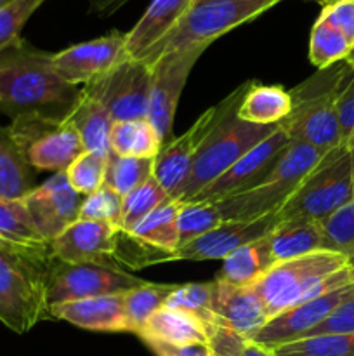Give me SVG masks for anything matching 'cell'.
Instances as JSON below:
<instances>
[{
	"label": "cell",
	"mask_w": 354,
	"mask_h": 356,
	"mask_svg": "<svg viewBox=\"0 0 354 356\" xmlns=\"http://www.w3.org/2000/svg\"><path fill=\"white\" fill-rule=\"evenodd\" d=\"M82 87L65 82L52 66V54L19 40L0 52V111L14 118L24 115L65 122L78 101Z\"/></svg>",
	"instance_id": "cell-1"
},
{
	"label": "cell",
	"mask_w": 354,
	"mask_h": 356,
	"mask_svg": "<svg viewBox=\"0 0 354 356\" xmlns=\"http://www.w3.org/2000/svg\"><path fill=\"white\" fill-rule=\"evenodd\" d=\"M354 284L349 257L332 250H318L271 266L255 284L269 318L295 305L319 298L335 289Z\"/></svg>",
	"instance_id": "cell-2"
},
{
	"label": "cell",
	"mask_w": 354,
	"mask_h": 356,
	"mask_svg": "<svg viewBox=\"0 0 354 356\" xmlns=\"http://www.w3.org/2000/svg\"><path fill=\"white\" fill-rule=\"evenodd\" d=\"M351 72L347 61L318 70L290 89L292 111L280 124L290 141H301L328 153L344 145L337 117V97Z\"/></svg>",
	"instance_id": "cell-3"
},
{
	"label": "cell",
	"mask_w": 354,
	"mask_h": 356,
	"mask_svg": "<svg viewBox=\"0 0 354 356\" xmlns=\"http://www.w3.org/2000/svg\"><path fill=\"white\" fill-rule=\"evenodd\" d=\"M326 153L301 141H290L276 167L257 186L215 202L222 221H252L280 211Z\"/></svg>",
	"instance_id": "cell-4"
},
{
	"label": "cell",
	"mask_w": 354,
	"mask_h": 356,
	"mask_svg": "<svg viewBox=\"0 0 354 356\" xmlns=\"http://www.w3.org/2000/svg\"><path fill=\"white\" fill-rule=\"evenodd\" d=\"M281 0H196L176 30L149 51L141 61L153 63L165 52L180 49H207L239 24L255 19Z\"/></svg>",
	"instance_id": "cell-5"
},
{
	"label": "cell",
	"mask_w": 354,
	"mask_h": 356,
	"mask_svg": "<svg viewBox=\"0 0 354 356\" xmlns=\"http://www.w3.org/2000/svg\"><path fill=\"white\" fill-rule=\"evenodd\" d=\"M276 129L278 125L248 124L238 118V110L226 115L198 149L189 176L177 193L176 202L187 204L193 200L205 186L224 174L236 160L242 159Z\"/></svg>",
	"instance_id": "cell-6"
},
{
	"label": "cell",
	"mask_w": 354,
	"mask_h": 356,
	"mask_svg": "<svg viewBox=\"0 0 354 356\" xmlns=\"http://www.w3.org/2000/svg\"><path fill=\"white\" fill-rule=\"evenodd\" d=\"M47 266L0 247V322L26 334L49 318Z\"/></svg>",
	"instance_id": "cell-7"
},
{
	"label": "cell",
	"mask_w": 354,
	"mask_h": 356,
	"mask_svg": "<svg viewBox=\"0 0 354 356\" xmlns=\"http://www.w3.org/2000/svg\"><path fill=\"white\" fill-rule=\"evenodd\" d=\"M354 198V179L346 145L332 149L302 181L287 204L278 211L280 221L307 219L323 222Z\"/></svg>",
	"instance_id": "cell-8"
},
{
	"label": "cell",
	"mask_w": 354,
	"mask_h": 356,
	"mask_svg": "<svg viewBox=\"0 0 354 356\" xmlns=\"http://www.w3.org/2000/svg\"><path fill=\"white\" fill-rule=\"evenodd\" d=\"M248 83L245 82L233 90L228 97L221 101L215 106L208 108L183 136L176 139H170L169 143L162 146L158 155L155 156V165H153V177L156 183L169 193L172 200H176L177 193L180 191L183 184L186 183L187 176L191 172V165L196 156L198 149L203 145L205 139L210 136L215 125L229 115L231 111L238 110L243 96H245Z\"/></svg>",
	"instance_id": "cell-9"
},
{
	"label": "cell",
	"mask_w": 354,
	"mask_h": 356,
	"mask_svg": "<svg viewBox=\"0 0 354 356\" xmlns=\"http://www.w3.org/2000/svg\"><path fill=\"white\" fill-rule=\"evenodd\" d=\"M14 141L33 169L65 172L73 160L85 152L75 129L66 122L24 115L9 125Z\"/></svg>",
	"instance_id": "cell-10"
},
{
	"label": "cell",
	"mask_w": 354,
	"mask_h": 356,
	"mask_svg": "<svg viewBox=\"0 0 354 356\" xmlns=\"http://www.w3.org/2000/svg\"><path fill=\"white\" fill-rule=\"evenodd\" d=\"M149 89H151V68L141 59H128L118 63L101 79L87 83L82 90L96 97L113 122L141 120L148 117Z\"/></svg>",
	"instance_id": "cell-11"
},
{
	"label": "cell",
	"mask_w": 354,
	"mask_h": 356,
	"mask_svg": "<svg viewBox=\"0 0 354 356\" xmlns=\"http://www.w3.org/2000/svg\"><path fill=\"white\" fill-rule=\"evenodd\" d=\"M142 284L146 282L127 271L99 264L62 263L54 257L47 270V306L124 294Z\"/></svg>",
	"instance_id": "cell-12"
},
{
	"label": "cell",
	"mask_w": 354,
	"mask_h": 356,
	"mask_svg": "<svg viewBox=\"0 0 354 356\" xmlns=\"http://www.w3.org/2000/svg\"><path fill=\"white\" fill-rule=\"evenodd\" d=\"M205 49H180V51L165 52L155 61L149 63L151 68V89H149L148 120L155 127L163 145L170 141L177 104L184 86L191 75V70L196 65Z\"/></svg>",
	"instance_id": "cell-13"
},
{
	"label": "cell",
	"mask_w": 354,
	"mask_h": 356,
	"mask_svg": "<svg viewBox=\"0 0 354 356\" xmlns=\"http://www.w3.org/2000/svg\"><path fill=\"white\" fill-rule=\"evenodd\" d=\"M288 145H290V138L278 125L273 134L267 136L242 159L236 160L224 174L205 186L191 202H219L257 186L276 167L278 160L281 159Z\"/></svg>",
	"instance_id": "cell-14"
},
{
	"label": "cell",
	"mask_w": 354,
	"mask_h": 356,
	"mask_svg": "<svg viewBox=\"0 0 354 356\" xmlns=\"http://www.w3.org/2000/svg\"><path fill=\"white\" fill-rule=\"evenodd\" d=\"M353 292L354 284H349L346 287L326 292L319 298L309 299V301L301 302V305L292 306V308L285 309V312L278 313L276 316L267 320L266 325L257 330L250 337V341L273 350V348L304 339L314 327H318L323 320L328 318L330 313L340 302L346 301Z\"/></svg>",
	"instance_id": "cell-15"
},
{
	"label": "cell",
	"mask_w": 354,
	"mask_h": 356,
	"mask_svg": "<svg viewBox=\"0 0 354 356\" xmlns=\"http://www.w3.org/2000/svg\"><path fill=\"white\" fill-rule=\"evenodd\" d=\"M125 58V33L111 31L56 52L52 54V66L65 82L83 87L106 75Z\"/></svg>",
	"instance_id": "cell-16"
},
{
	"label": "cell",
	"mask_w": 354,
	"mask_h": 356,
	"mask_svg": "<svg viewBox=\"0 0 354 356\" xmlns=\"http://www.w3.org/2000/svg\"><path fill=\"white\" fill-rule=\"evenodd\" d=\"M120 233L121 229L110 222L78 219L52 240V254L62 263L99 264L121 270L118 261Z\"/></svg>",
	"instance_id": "cell-17"
},
{
	"label": "cell",
	"mask_w": 354,
	"mask_h": 356,
	"mask_svg": "<svg viewBox=\"0 0 354 356\" xmlns=\"http://www.w3.org/2000/svg\"><path fill=\"white\" fill-rule=\"evenodd\" d=\"M23 200L38 232L45 240L52 242L78 221L83 198L73 190L65 172H56Z\"/></svg>",
	"instance_id": "cell-18"
},
{
	"label": "cell",
	"mask_w": 354,
	"mask_h": 356,
	"mask_svg": "<svg viewBox=\"0 0 354 356\" xmlns=\"http://www.w3.org/2000/svg\"><path fill=\"white\" fill-rule=\"evenodd\" d=\"M278 222V212L252 221H224L212 232L180 245L174 254V261H222L239 247L264 238Z\"/></svg>",
	"instance_id": "cell-19"
},
{
	"label": "cell",
	"mask_w": 354,
	"mask_h": 356,
	"mask_svg": "<svg viewBox=\"0 0 354 356\" xmlns=\"http://www.w3.org/2000/svg\"><path fill=\"white\" fill-rule=\"evenodd\" d=\"M255 247L260 254L264 270L267 271L271 266L283 261L325 250V235L321 222L288 219L280 221L264 238L257 240Z\"/></svg>",
	"instance_id": "cell-20"
},
{
	"label": "cell",
	"mask_w": 354,
	"mask_h": 356,
	"mask_svg": "<svg viewBox=\"0 0 354 356\" xmlns=\"http://www.w3.org/2000/svg\"><path fill=\"white\" fill-rule=\"evenodd\" d=\"M212 313L215 322L243 334L248 341L269 320L252 285L239 287L221 280L212 282Z\"/></svg>",
	"instance_id": "cell-21"
},
{
	"label": "cell",
	"mask_w": 354,
	"mask_h": 356,
	"mask_svg": "<svg viewBox=\"0 0 354 356\" xmlns=\"http://www.w3.org/2000/svg\"><path fill=\"white\" fill-rule=\"evenodd\" d=\"M0 247L51 266L52 242L45 240L31 219L24 200H0Z\"/></svg>",
	"instance_id": "cell-22"
},
{
	"label": "cell",
	"mask_w": 354,
	"mask_h": 356,
	"mask_svg": "<svg viewBox=\"0 0 354 356\" xmlns=\"http://www.w3.org/2000/svg\"><path fill=\"white\" fill-rule=\"evenodd\" d=\"M196 0H151L141 19L125 33V56L144 59L183 21Z\"/></svg>",
	"instance_id": "cell-23"
},
{
	"label": "cell",
	"mask_w": 354,
	"mask_h": 356,
	"mask_svg": "<svg viewBox=\"0 0 354 356\" xmlns=\"http://www.w3.org/2000/svg\"><path fill=\"white\" fill-rule=\"evenodd\" d=\"M49 318L65 320L96 332H130L125 315L124 294L78 299L49 306Z\"/></svg>",
	"instance_id": "cell-24"
},
{
	"label": "cell",
	"mask_w": 354,
	"mask_h": 356,
	"mask_svg": "<svg viewBox=\"0 0 354 356\" xmlns=\"http://www.w3.org/2000/svg\"><path fill=\"white\" fill-rule=\"evenodd\" d=\"M65 122L75 129L85 152L99 153L104 156L110 155V136L115 122L96 97L82 90L75 108Z\"/></svg>",
	"instance_id": "cell-25"
},
{
	"label": "cell",
	"mask_w": 354,
	"mask_h": 356,
	"mask_svg": "<svg viewBox=\"0 0 354 356\" xmlns=\"http://www.w3.org/2000/svg\"><path fill=\"white\" fill-rule=\"evenodd\" d=\"M35 188L33 167L14 141L9 127H0V200H23Z\"/></svg>",
	"instance_id": "cell-26"
},
{
	"label": "cell",
	"mask_w": 354,
	"mask_h": 356,
	"mask_svg": "<svg viewBox=\"0 0 354 356\" xmlns=\"http://www.w3.org/2000/svg\"><path fill=\"white\" fill-rule=\"evenodd\" d=\"M292 111V97L281 86L250 82L238 106V118L257 125H280Z\"/></svg>",
	"instance_id": "cell-27"
},
{
	"label": "cell",
	"mask_w": 354,
	"mask_h": 356,
	"mask_svg": "<svg viewBox=\"0 0 354 356\" xmlns=\"http://www.w3.org/2000/svg\"><path fill=\"white\" fill-rule=\"evenodd\" d=\"M137 336L142 341L155 339L169 344L207 343L205 327L196 316L167 306L149 316Z\"/></svg>",
	"instance_id": "cell-28"
},
{
	"label": "cell",
	"mask_w": 354,
	"mask_h": 356,
	"mask_svg": "<svg viewBox=\"0 0 354 356\" xmlns=\"http://www.w3.org/2000/svg\"><path fill=\"white\" fill-rule=\"evenodd\" d=\"M179 209V202H167L155 209L151 214L146 216L139 225H135L127 233L132 238L139 240L153 249L172 254L174 257L176 250L179 249V226H177Z\"/></svg>",
	"instance_id": "cell-29"
},
{
	"label": "cell",
	"mask_w": 354,
	"mask_h": 356,
	"mask_svg": "<svg viewBox=\"0 0 354 356\" xmlns=\"http://www.w3.org/2000/svg\"><path fill=\"white\" fill-rule=\"evenodd\" d=\"M163 141L148 118L115 122L110 136L111 152L120 156L155 159Z\"/></svg>",
	"instance_id": "cell-30"
},
{
	"label": "cell",
	"mask_w": 354,
	"mask_h": 356,
	"mask_svg": "<svg viewBox=\"0 0 354 356\" xmlns=\"http://www.w3.org/2000/svg\"><path fill=\"white\" fill-rule=\"evenodd\" d=\"M354 45L346 35L337 30L332 23L319 16L312 24L309 38V59L318 70L330 68L337 63L346 61L353 52Z\"/></svg>",
	"instance_id": "cell-31"
},
{
	"label": "cell",
	"mask_w": 354,
	"mask_h": 356,
	"mask_svg": "<svg viewBox=\"0 0 354 356\" xmlns=\"http://www.w3.org/2000/svg\"><path fill=\"white\" fill-rule=\"evenodd\" d=\"M174 289H176V285L146 282L139 287L124 292L125 315H127V322L132 334H139V330L144 327L149 316L155 315L158 309L165 306L167 298L172 294Z\"/></svg>",
	"instance_id": "cell-32"
},
{
	"label": "cell",
	"mask_w": 354,
	"mask_h": 356,
	"mask_svg": "<svg viewBox=\"0 0 354 356\" xmlns=\"http://www.w3.org/2000/svg\"><path fill=\"white\" fill-rule=\"evenodd\" d=\"M155 159H135V156H120L111 152L106 159V177L104 184L118 195L125 197L141 184L153 177Z\"/></svg>",
	"instance_id": "cell-33"
},
{
	"label": "cell",
	"mask_w": 354,
	"mask_h": 356,
	"mask_svg": "<svg viewBox=\"0 0 354 356\" xmlns=\"http://www.w3.org/2000/svg\"><path fill=\"white\" fill-rule=\"evenodd\" d=\"M274 356H354V332L304 337L273 348Z\"/></svg>",
	"instance_id": "cell-34"
},
{
	"label": "cell",
	"mask_w": 354,
	"mask_h": 356,
	"mask_svg": "<svg viewBox=\"0 0 354 356\" xmlns=\"http://www.w3.org/2000/svg\"><path fill=\"white\" fill-rule=\"evenodd\" d=\"M170 200L172 198L169 193L156 183L155 177H151L134 191L121 197V229L130 232L146 216Z\"/></svg>",
	"instance_id": "cell-35"
},
{
	"label": "cell",
	"mask_w": 354,
	"mask_h": 356,
	"mask_svg": "<svg viewBox=\"0 0 354 356\" xmlns=\"http://www.w3.org/2000/svg\"><path fill=\"white\" fill-rule=\"evenodd\" d=\"M264 264L257 250L255 242L243 245L222 259V268L215 280L226 282L239 287L253 285L264 275Z\"/></svg>",
	"instance_id": "cell-36"
},
{
	"label": "cell",
	"mask_w": 354,
	"mask_h": 356,
	"mask_svg": "<svg viewBox=\"0 0 354 356\" xmlns=\"http://www.w3.org/2000/svg\"><path fill=\"white\" fill-rule=\"evenodd\" d=\"M222 216L215 202H189L180 204L177 226H179V247L222 225Z\"/></svg>",
	"instance_id": "cell-37"
},
{
	"label": "cell",
	"mask_w": 354,
	"mask_h": 356,
	"mask_svg": "<svg viewBox=\"0 0 354 356\" xmlns=\"http://www.w3.org/2000/svg\"><path fill=\"white\" fill-rule=\"evenodd\" d=\"M106 159L108 156L99 155V153L82 152L73 160V163L65 170V174L76 193L89 197L104 186Z\"/></svg>",
	"instance_id": "cell-38"
},
{
	"label": "cell",
	"mask_w": 354,
	"mask_h": 356,
	"mask_svg": "<svg viewBox=\"0 0 354 356\" xmlns=\"http://www.w3.org/2000/svg\"><path fill=\"white\" fill-rule=\"evenodd\" d=\"M165 306L191 313L201 323L215 322V316L212 313V282L176 285L172 294L167 298Z\"/></svg>",
	"instance_id": "cell-39"
},
{
	"label": "cell",
	"mask_w": 354,
	"mask_h": 356,
	"mask_svg": "<svg viewBox=\"0 0 354 356\" xmlns=\"http://www.w3.org/2000/svg\"><path fill=\"white\" fill-rule=\"evenodd\" d=\"M325 250L354 256V198L321 222Z\"/></svg>",
	"instance_id": "cell-40"
},
{
	"label": "cell",
	"mask_w": 354,
	"mask_h": 356,
	"mask_svg": "<svg viewBox=\"0 0 354 356\" xmlns=\"http://www.w3.org/2000/svg\"><path fill=\"white\" fill-rule=\"evenodd\" d=\"M44 2L45 0H14L0 7V52L23 40L21 30Z\"/></svg>",
	"instance_id": "cell-41"
},
{
	"label": "cell",
	"mask_w": 354,
	"mask_h": 356,
	"mask_svg": "<svg viewBox=\"0 0 354 356\" xmlns=\"http://www.w3.org/2000/svg\"><path fill=\"white\" fill-rule=\"evenodd\" d=\"M80 219L110 222L121 229V195L104 184L96 193L83 198L82 207H80Z\"/></svg>",
	"instance_id": "cell-42"
},
{
	"label": "cell",
	"mask_w": 354,
	"mask_h": 356,
	"mask_svg": "<svg viewBox=\"0 0 354 356\" xmlns=\"http://www.w3.org/2000/svg\"><path fill=\"white\" fill-rule=\"evenodd\" d=\"M203 327L212 356H239L248 344V339L243 334L219 322L203 323Z\"/></svg>",
	"instance_id": "cell-43"
},
{
	"label": "cell",
	"mask_w": 354,
	"mask_h": 356,
	"mask_svg": "<svg viewBox=\"0 0 354 356\" xmlns=\"http://www.w3.org/2000/svg\"><path fill=\"white\" fill-rule=\"evenodd\" d=\"M354 332V292L340 302L326 320L311 330L305 337L323 336V334H349Z\"/></svg>",
	"instance_id": "cell-44"
},
{
	"label": "cell",
	"mask_w": 354,
	"mask_h": 356,
	"mask_svg": "<svg viewBox=\"0 0 354 356\" xmlns=\"http://www.w3.org/2000/svg\"><path fill=\"white\" fill-rule=\"evenodd\" d=\"M337 117H339L340 134L346 145L354 136V68L351 66V72L340 89L337 97Z\"/></svg>",
	"instance_id": "cell-45"
},
{
	"label": "cell",
	"mask_w": 354,
	"mask_h": 356,
	"mask_svg": "<svg viewBox=\"0 0 354 356\" xmlns=\"http://www.w3.org/2000/svg\"><path fill=\"white\" fill-rule=\"evenodd\" d=\"M319 16L342 31L354 45V0H330L325 3Z\"/></svg>",
	"instance_id": "cell-46"
},
{
	"label": "cell",
	"mask_w": 354,
	"mask_h": 356,
	"mask_svg": "<svg viewBox=\"0 0 354 356\" xmlns=\"http://www.w3.org/2000/svg\"><path fill=\"white\" fill-rule=\"evenodd\" d=\"M144 343L156 356H212L207 343L169 344L155 339H144Z\"/></svg>",
	"instance_id": "cell-47"
},
{
	"label": "cell",
	"mask_w": 354,
	"mask_h": 356,
	"mask_svg": "<svg viewBox=\"0 0 354 356\" xmlns=\"http://www.w3.org/2000/svg\"><path fill=\"white\" fill-rule=\"evenodd\" d=\"M128 0H94L92 10L103 16H110V14L117 13L120 7H124Z\"/></svg>",
	"instance_id": "cell-48"
},
{
	"label": "cell",
	"mask_w": 354,
	"mask_h": 356,
	"mask_svg": "<svg viewBox=\"0 0 354 356\" xmlns=\"http://www.w3.org/2000/svg\"><path fill=\"white\" fill-rule=\"evenodd\" d=\"M239 356H274V355H273V350H269V348L248 341V344H246V348L243 350V353Z\"/></svg>",
	"instance_id": "cell-49"
},
{
	"label": "cell",
	"mask_w": 354,
	"mask_h": 356,
	"mask_svg": "<svg viewBox=\"0 0 354 356\" xmlns=\"http://www.w3.org/2000/svg\"><path fill=\"white\" fill-rule=\"evenodd\" d=\"M346 148L349 152V159H351V169H353V179H354V136L346 143Z\"/></svg>",
	"instance_id": "cell-50"
},
{
	"label": "cell",
	"mask_w": 354,
	"mask_h": 356,
	"mask_svg": "<svg viewBox=\"0 0 354 356\" xmlns=\"http://www.w3.org/2000/svg\"><path fill=\"white\" fill-rule=\"evenodd\" d=\"M346 61H347V63H349V65H351V66H353V68H354V52H351V56H349V58H347V59H346Z\"/></svg>",
	"instance_id": "cell-51"
},
{
	"label": "cell",
	"mask_w": 354,
	"mask_h": 356,
	"mask_svg": "<svg viewBox=\"0 0 354 356\" xmlns=\"http://www.w3.org/2000/svg\"><path fill=\"white\" fill-rule=\"evenodd\" d=\"M10 2H14V0H0V7L7 6V3H10Z\"/></svg>",
	"instance_id": "cell-52"
},
{
	"label": "cell",
	"mask_w": 354,
	"mask_h": 356,
	"mask_svg": "<svg viewBox=\"0 0 354 356\" xmlns=\"http://www.w3.org/2000/svg\"><path fill=\"white\" fill-rule=\"evenodd\" d=\"M349 264H351V266L354 268V256H351V257H349Z\"/></svg>",
	"instance_id": "cell-53"
},
{
	"label": "cell",
	"mask_w": 354,
	"mask_h": 356,
	"mask_svg": "<svg viewBox=\"0 0 354 356\" xmlns=\"http://www.w3.org/2000/svg\"><path fill=\"white\" fill-rule=\"evenodd\" d=\"M326 2H330V0H326Z\"/></svg>",
	"instance_id": "cell-54"
},
{
	"label": "cell",
	"mask_w": 354,
	"mask_h": 356,
	"mask_svg": "<svg viewBox=\"0 0 354 356\" xmlns=\"http://www.w3.org/2000/svg\"><path fill=\"white\" fill-rule=\"evenodd\" d=\"M353 52H354V49H353Z\"/></svg>",
	"instance_id": "cell-55"
}]
</instances>
